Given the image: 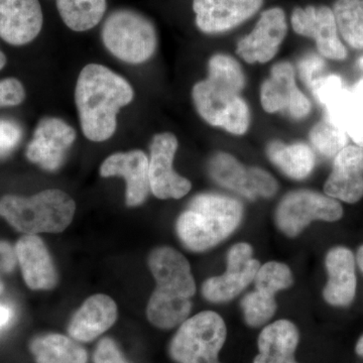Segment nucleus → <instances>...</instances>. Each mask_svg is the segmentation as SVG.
I'll list each match as a JSON object with an SVG mask.
<instances>
[{
	"instance_id": "f257e3e1",
	"label": "nucleus",
	"mask_w": 363,
	"mask_h": 363,
	"mask_svg": "<svg viewBox=\"0 0 363 363\" xmlns=\"http://www.w3.org/2000/svg\"><path fill=\"white\" fill-rule=\"evenodd\" d=\"M133 87L125 79L99 64H89L79 74L75 90L81 128L86 138L101 143L116 133L117 113L133 101Z\"/></svg>"
},
{
	"instance_id": "f03ea898",
	"label": "nucleus",
	"mask_w": 363,
	"mask_h": 363,
	"mask_svg": "<svg viewBox=\"0 0 363 363\" xmlns=\"http://www.w3.org/2000/svg\"><path fill=\"white\" fill-rule=\"evenodd\" d=\"M149 264L157 288L147 304V319L157 328H174L192 309L196 285L190 264L174 248L160 247L150 253Z\"/></svg>"
},
{
	"instance_id": "7ed1b4c3",
	"label": "nucleus",
	"mask_w": 363,
	"mask_h": 363,
	"mask_svg": "<svg viewBox=\"0 0 363 363\" xmlns=\"http://www.w3.org/2000/svg\"><path fill=\"white\" fill-rule=\"evenodd\" d=\"M243 206L228 196L200 194L193 198L177 221V233L192 252H205L231 235L240 226Z\"/></svg>"
},
{
	"instance_id": "20e7f679",
	"label": "nucleus",
	"mask_w": 363,
	"mask_h": 363,
	"mask_svg": "<svg viewBox=\"0 0 363 363\" xmlns=\"http://www.w3.org/2000/svg\"><path fill=\"white\" fill-rule=\"evenodd\" d=\"M76 205L61 190H45L32 197L6 195L0 199V215L26 234L58 233L70 225Z\"/></svg>"
},
{
	"instance_id": "39448f33",
	"label": "nucleus",
	"mask_w": 363,
	"mask_h": 363,
	"mask_svg": "<svg viewBox=\"0 0 363 363\" xmlns=\"http://www.w3.org/2000/svg\"><path fill=\"white\" fill-rule=\"evenodd\" d=\"M101 38L114 57L133 65L152 58L157 47L154 23L133 9H117L109 14L102 26Z\"/></svg>"
},
{
	"instance_id": "423d86ee",
	"label": "nucleus",
	"mask_w": 363,
	"mask_h": 363,
	"mask_svg": "<svg viewBox=\"0 0 363 363\" xmlns=\"http://www.w3.org/2000/svg\"><path fill=\"white\" fill-rule=\"evenodd\" d=\"M226 339L220 315L205 311L182 323L169 344V355L178 363H220L219 351Z\"/></svg>"
},
{
	"instance_id": "0eeeda50",
	"label": "nucleus",
	"mask_w": 363,
	"mask_h": 363,
	"mask_svg": "<svg viewBox=\"0 0 363 363\" xmlns=\"http://www.w3.org/2000/svg\"><path fill=\"white\" fill-rule=\"evenodd\" d=\"M192 98L198 113L210 125L231 135L247 133L250 123V108L238 93L206 79L193 87Z\"/></svg>"
},
{
	"instance_id": "6e6552de",
	"label": "nucleus",
	"mask_w": 363,
	"mask_h": 363,
	"mask_svg": "<svg viewBox=\"0 0 363 363\" xmlns=\"http://www.w3.org/2000/svg\"><path fill=\"white\" fill-rule=\"evenodd\" d=\"M342 215V206L334 198L315 191L297 190L279 202L276 222L286 236L295 238L313 221H337Z\"/></svg>"
},
{
	"instance_id": "1a4fd4ad",
	"label": "nucleus",
	"mask_w": 363,
	"mask_h": 363,
	"mask_svg": "<svg viewBox=\"0 0 363 363\" xmlns=\"http://www.w3.org/2000/svg\"><path fill=\"white\" fill-rule=\"evenodd\" d=\"M293 274L285 264L269 262L260 266L253 283L255 291L241 300L245 322L250 327H259L269 322L277 311L274 296L293 285Z\"/></svg>"
},
{
	"instance_id": "9d476101",
	"label": "nucleus",
	"mask_w": 363,
	"mask_h": 363,
	"mask_svg": "<svg viewBox=\"0 0 363 363\" xmlns=\"http://www.w3.org/2000/svg\"><path fill=\"white\" fill-rule=\"evenodd\" d=\"M260 102L267 113H285L294 119H304L311 111V102L296 84L292 64L279 62L260 88Z\"/></svg>"
},
{
	"instance_id": "9b49d317",
	"label": "nucleus",
	"mask_w": 363,
	"mask_h": 363,
	"mask_svg": "<svg viewBox=\"0 0 363 363\" xmlns=\"http://www.w3.org/2000/svg\"><path fill=\"white\" fill-rule=\"evenodd\" d=\"M253 250L248 243L233 245L227 255L225 274L212 277L203 284L202 294L212 303L233 300L253 283L260 264L252 257Z\"/></svg>"
},
{
	"instance_id": "f8f14e48",
	"label": "nucleus",
	"mask_w": 363,
	"mask_h": 363,
	"mask_svg": "<svg viewBox=\"0 0 363 363\" xmlns=\"http://www.w3.org/2000/svg\"><path fill=\"white\" fill-rule=\"evenodd\" d=\"M178 145L176 135L171 133L155 135L150 143V191L159 199H181L192 188L190 181L174 171V157Z\"/></svg>"
},
{
	"instance_id": "ddd939ff",
	"label": "nucleus",
	"mask_w": 363,
	"mask_h": 363,
	"mask_svg": "<svg viewBox=\"0 0 363 363\" xmlns=\"http://www.w3.org/2000/svg\"><path fill=\"white\" fill-rule=\"evenodd\" d=\"M75 140L76 131L68 123L56 117H45L26 147V157L47 171H56Z\"/></svg>"
},
{
	"instance_id": "4468645a",
	"label": "nucleus",
	"mask_w": 363,
	"mask_h": 363,
	"mask_svg": "<svg viewBox=\"0 0 363 363\" xmlns=\"http://www.w3.org/2000/svg\"><path fill=\"white\" fill-rule=\"evenodd\" d=\"M286 33L285 11L272 7L262 13L252 32L240 39L236 52L248 64L267 63L276 56Z\"/></svg>"
},
{
	"instance_id": "2eb2a0df",
	"label": "nucleus",
	"mask_w": 363,
	"mask_h": 363,
	"mask_svg": "<svg viewBox=\"0 0 363 363\" xmlns=\"http://www.w3.org/2000/svg\"><path fill=\"white\" fill-rule=\"evenodd\" d=\"M292 26L298 35L314 40L318 51L325 58L341 61L347 57L338 37L333 11L329 7H297L293 11Z\"/></svg>"
},
{
	"instance_id": "dca6fc26",
	"label": "nucleus",
	"mask_w": 363,
	"mask_h": 363,
	"mask_svg": "<svg viewBox=\"0 0 363 363\" xmlns=\"http://www.w3.org/2000/svg\"><path fill=\"white\" fill-rule=\"evenodd\" d=\"M264 0H193L196 25L208 35L233 30L259 11Z\"/></svg>"
},
{
	"instance_id": "f3484780",
	"label": "nucleus",
	"mask_w": 363,
	"mask_h": 363,
	"mask_svg": "<svg viewBox=\"0 0 363 363\" xmlns=\"http://www.w3.org/2000/svg\"><path fill=\"white\" fill-rule=\"evenodd\" d=\"M44 23L39 0H0V39L13 45L33 42Z\"/></svg>"
},
{
	"instance_id": "a211bd4d",
	"label": "nucleus",
	"mask_w": 363,
	"mask_h": 363,
	"mask_svg": "<svg viewBox=\"0 0 363 363\" xmlns=\"http://www.w3.org/2000/svg\"><path fill=\"white\" fill-rule=\"evenodd\" d=\"M100 174L105 178L121 176L125 179L126 204L128 206L143 204L149 195V157L143 150L111 155L102 162Z\"/></svg>"
},
{
	"instance_id": "6ab92c4d",
	"label": "nucleus",
	"mask_w": 363,
	"mask_h": 363,
	"mask_svg": "<svg viewBox=\"0 0 363 363\" xmlns=\"http://www.w3.org/2000/svg\"><path fill=\"white\" fill-rule=\"evenodd\" d=\"M327 196L346 203L363 197V147L347 145L334 157L333 169L325 183Z\"/></svg>"
},
{
	"instance_id": "aec40b11",
	"label": "nucleus",
	"mask_w": 363,
	"mask_h": 363,
	"mask_svg": "<svg viewBox=\"0 0 363 363\" xmlns=\"http://www.w3.org/2000/svg\"><path fill=\"white\" fill-rule=\"evenodd\" d=\"M16 259L23 279L32 290H51L57 284V272L44 241L26 234L16 245Z\"/></svg>"
},
{
	"instance_id": "412c9836",
	"label": "nucleus",
	"mask_w": 363,
	"mask_h": 363,
	"mask_svg": "<svg viewBox=\"0 0 363 363\" xmlns=\"http://www.w3.org/2000/svg\"><path fill=\"white\" fill-rule=\"evenodd\" d=\"M325 262L329 274L323 291L325 301L338 307L350 305L357 293L354 255L346 247L332 248Z\"/></svg>"
},
{
	"instance_id": "4be33fe9",
	"label": "nucleus",
	"mask_w": 363,
	"mask_h": 363,
	"mask_svg": "<svg viewBox=\"0 0 363 363\" xmlns=\"http://www.w3.org/2000/svg\"><path fill=\"white\" fill-rule=\"evenodd\" d=\"M117 306L106 295H94L85 301L72 318L68 332L72 338L90 342L116 323Z\"/></svg>"
},
{
	"instance_id": "5701e85b",
	"label": "nucleus",
	"mask_w": 363,
	"mask_h": 363,
	"mask_svg": "<svg viewBox=\"0 0 363 363\" xmlns=\"http://www.w3.org/2000/svg\"><path fill=\"white\" fill-rule=\"evenodd\" d=\"M297 327L288 320L267 325L259 336V354L253 363H297L296 348L298 344Z\"/></svg>"
},
{
	"instance_id": "b1692460",
	"label": "nucleus",
	"mask_w": 363,
	"mask_h": 363,
	"mask_svg": "<svg viewBox=\"0 0 363 363\" xmlns=\"http://www.w3.org/2000/svg\"><path fill=\"white\" fill-rule=\"evenodd\" d=\"M267 155L272 164L289 178L294 180H304L312 173L315 167L314 152L304 143L292 145L274 140L267 147Z\"/></svg>"
},
{
	"instance_id": "393cba45",
	"label": "nucleus",
	"mask_w": 363,
	"mask_h": 363,
	"mask_svg": "<svg viewBox=\"0 0 363 363\" xmlns=\"http://www.w3.org/2000/svg\"><path fill=\"white\" fill-rule=\"evenodd\" d=\"M209 175L222 187L234 191L250 200H255L252 171L227 152H217L208 164Z\"/></svg>"
},
{
	"instance_id": "a878e982",
	"label": "nucleus",
	"mask_w": 363,
	"mask_h": 363,
	"mask_svg": "<svg viewBox=\"0 0 363 363\" xmlns=\"http://www.w3.org/2000/svg\"><path fill=\"white\" fill-rule=\"evenodd\" d=\"M30 351L38 363H87L84 348L61 334L33 339Z\"/></svg>"
},
{
	"instance_id": "bb28decb",
	"label": "nucleus",
	"mask_w": 363,
	"mask_h": 363,
	"mask_svg": "<svg viewBox=\"0 0 363 363\" xmlns=\"http://www.w3.org/2000/svg\"><path fill=\"white\" fill-rule=\"evenodd\" d=\"M64 23L74 32H86L96 26L106 11V0H56Z\"/></svg>"
},
{
	"instance_id": "cd10ccee",
	"label": "nucleus",
	"mask_w": 363,
	"mask_h": 363,
	"mask_svg": "<svg viewBox=\"0 0 363 363\" xmlns=\"http://www.w3.org/2000/svg\"><path fill=\"white\" fill-rule=\"evenodd\" d=\"M332 11L343 40L353 49H363V0H336Z\"/></svg>"
},
{
	"instance_id": "c85d7f7f",
	"label": "nucleus",
	"mask_w": 363,
	"mask_h": 363,
	"mask_svg": "<svg viewBox=\"0 0 363 363\" xmlns=\"http://www.w3.org/2000/svg\"><path fill=\"white\" fill-rule=\"evenodd\" d=\"M208 80L240 94L245 84L242 68L228 55L217 54L208 63Z\"/></svg>"
},
{
	"instance_id": "c756f323",
	"label": "nucleus",
	"mask_w": 363,
	"mask_h": 363,
	"mask_svg": "<svg viewBox=\"0 0 363 363\" xmlns=\"http://www.w3.org/2000/svg\"><path fill=\"white\" fill-rule=\"evenodd\" d=\"M310 142L322 156L335 157L347 147L348 135L342 128L325 118L315 124L310 131Z\"/></svg>"
},
{
	"instance_id": "7c9ffc66",
	"label": "nucleus",
	"mask_w": 363,
	"mask_h": 363,
	"mask_svg": "<svg viewBox=\"0 0 363 363\" xmlns=\"http://www.w3.org/2000/svg\"><path fill=\"white\" fill-rule=\"evenodd\" d=\"M362 106L353 95L352 91L343 89L325 106L326 119L345 131L351 117Z\"/></svg>"
},
{
	"instance_id": "2f4dec72",
	"label": "nucleus",
	"mask_w": 363,
	"mask_h": 363,
	"mask_svg": "<svg viewBox=\"0 0 363 363\" xmlns=\"http://www.w3.org/2000/svg\"><path fill=\"white\" fill-rule=\"evenodd\" d=\"M344 89L342 79L338 75H324L318 79L310 90L320 104L326 106Z\"/></svg>"
},
{
	"instance_id": "473e14b6",
	"label": "nucleus",
	"mask_w": 363,
	"mask_h": 363,
	"mask_svg": "<svg viewBox=\"0 0 363 363\" xmlns=\"http://www.w3.org/2000/svg\"><path fill=\"white\" fill-rule=\"evenodd\" d=\"M21 135L23 131L18 123L0 119V157H6L18 147Z\"/></svg>"
},
{
	"instance_id": "72a5a7b5",
	"label": "nucleus",
	"mask_w": 363,
	"mask_h": 363,
	"mask_svg": "<svg viewBox=\"0 0 363 363\" xmlns=\"http://www.w3.org/2000/svg\"><path fill=\"white\" fill-rule=\"evenodd\" d=\"M298 67L300 77L309 89L318 79L323 77L324 71L326 69L323 59L313 54L307 55L301 60Z\"/></svg>"
},
{
	"instance_id": "f704fd0d",
	"label": "nucleus",
	"mask_w": 363,
	"mask_h": 363,
	"mask_svg": "<svg viewBox=\"0 0 363 363\" xmlns=\"http://www.w3.org/2000/svg\"><path fill=\"white\" fill-rule=\"evenodd\" d=\"M26 98L23 85L16 78L0 81V107L18 106Z\"/></svg>"
},
{
	"instance_id": "c9c22d12",
	"label": "nucleus",
	"mask_w": 363,
	"mask_h": 363,
	"mask_svg": "<svg viewBox=\"0 0 363 363\" xmlns=\"http://www.w3.org/2000/svg\"><path fill=\"white\" fill-rule=\"evenodd\" d=\"M252 189L255 197L271 198L278 192L279 184L274 178L264 169L252 167Z\"/></svg>"
},
{
	"instance_id": "e433bc0d",
	"label": "nucleus",
	"mask_w": 363,
	"mask_h": 363,
	"mask_svg": "<svg viewBox=\"0 0 363 363\" xmlns=\"http://www.w3.org/2000/svg\"><path fill=\"white\" fill-rule=\"evenodd\" d=\"M95 363H128L124 359L116 343L109 338H104L98 343L94 353Z\"/></svg>"
},
{
	"instance_id": "4c0bfd02",
	"label": "nucleus",
	"mask_w": 363,
	"mask_h": 363,
	"mask_svg": "<svg viewBox=\"0 0 363 363\" xmlns=\"http://www.w3.org/2000/svg\"><path fill=\"white\" fill-rule=\"evenodd\" d=\"M345 133L351 140L357 143V147H363V106L353 116L345 128Z\"/></svg>"
},
{
	"instance_id": "58836bf2",
	"label": "nucleus",
	"mask_w": 363,
	"mask_h": 363,
	"mask_svg": "<svg viewBox=\"0 0 363 363\" xmlns=\"http://www.w3.org/2000/svg\"><path fill=\"white\" fill-rule=\"evenodd\" d=\"M16 250L9 243L0 241V267L2 271L11 272L16 264Z\"/></svg>"
},
{
	"instance_id": "ea45409f",
	"label": "nucleus",
	"mask_w": 363,
	"mask_h": 363,
	"mask_svg": "<svg viewBox=\"0 0 363 363\" xmlns=\"http://www.w3.org/2000/svg\"><path fill=\"white\" fill-rule=\"evenodd\" d=\"M13 316V311L7 306L0 305V328L6 326Z\"/></svg>"
},
{
	"instance_id": "a19ab883",
	"label": "nucleus",
	"mask_w": 363,
	"mask_h": 363,
	"mask_svg": "<svg viewBox=\"0 0 363 363\" xmlns=\"http://www.w3.org/2000/svg\"><path fill=\"white\" fill-rule=\"evenodd\" d=\"M352 93L355 98H357V101L363 106V79L355 84Z\"/></svg>"
},
{
	"instance_id": "79ce46f5",
	"label": "nucleus",
	"mask_w": 363,
	"mask_h": 363,
	"mask_svg": "<svg viewBox=\"0 0 363 363\" xmlns=\"http://www.w3.org/2000/svg\"><path fill=\"white\" fill-rule=\"evenodd\" d=\"M357 259L358 266H359L360 269L363 272V245L358 250Z\"/></svg>"
},
{
	"instance_id": "37998d69",
	"label": "nucleus",
	"mask_w": 363,
	"mask_h": 363,
	"mask_svg": "<svg viewBox=\"0 0 363 363\" xmlns=\"http://www.w3.org/2000/svg\"><path fill=\"white\" fill-rule=\"evenodd\" d=\"M357 352L358 355H360V357H363V336L357 342Z\"/></svg>"
},
{
	"instance_id": "c03bdc74",
	"label": "nucleus",
	"mask_w": 363,
	"mask_h": 363,
	"mask_svg": "<svg viewBox=\"0 0 363 363\" xmlns=\"http://www.w3.org/2000/svg\"><path fill=\"white\" fill-rule=\"evenodd\" d=\"M6 55L4 54L1 51H0V70L4 69V67L6 66Z\"/></svg>"
},
{
	"instance_id": "a18cd8bd",
	"label": "nucleus",
	"mask_w": 363,
	"mask_h": 363,
	"mask_svg": "<svg viewBox=\"0 0 363 363\" xmlns=\"http://www.w3.org/2000/svg\"><path fill=\"white\" fill-rule=\"evenodd\" d=\"M1 267H0V295H1L2 293H4V279H2L1 276Z\"/></svg>"
},
{
	"instance_id": "49530a36",
	"label": "nucleus",
	"mask_w": 363,
	"mask_h": 363,
	"mask_svg": "<svg viewBox=\"0 0 363 363\" xmlns=\"http://www.w3.org/2000/svg\"><path fill=\"white\" fill-rule=\"evenodd\" d=\"M358 64H359V66L362 67V68L363 69V57L362 58L359 59V61H358Z\"/></svg>"
}]
</instances>
